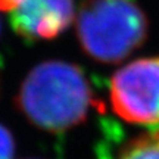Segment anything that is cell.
<instances>
[{"mask_svg": "<svg viewBox=\"0 0 159 159\" xmlns=\"http://www.w3.org/2000/svg\"><path fill=\"white\" fill-rule=\"evenodd\" d=\"M94 105L89 80L77 65L63 61L39 63L24 78L16 106L31 124L62 133L81 124Z\"/></svg>", "mask_w": 159, "mask_h": 159, "instance_id": "cell-1", "label": "cell"}, {"mask_svg": "<svg viewBox=\"0 0 159 159\" xmlns=\"http://www.w3.org/2000/svg\"><path fill=\"white\" fill-rule=\"evenodd\" d=\"M80 46L103 63L122 61L148 37V18L134 0H85L77 16Z\"/></svg>", "mask_w": 159, "mask_h": 159, "instance_id": "cell-2", "label": "cell"}, {"mask_svg": "<svg viewBox=\"0 0 159 159\" xmlns=\"http://www.w3.org/2000/svg\"><path fill=\"white\" fill-rule=\"evenodd\" d=\"M114 112L130 124H159V56L142 57L118 69L109 83Z\"/></svg>", "mask_w": 159, "mask_h": 159, "instance_id": "cell-3", "label": "cell"}, {"mask_svg": "<svg viewBox=\"0 0 159 159\" xmlns=\"http://www.w3.org/2000/svg\"><path fill=\"white\" fill-rule=\"evenodd\" d=\"M9 15L18 35L27 40H52L71 25L74 0H22Z\"/></svg>", "mask_w": 159, "mask_h": 159, "instance_id": "cell-4", "label": "cell"}, {"mask_svg": "<svg viewBox=\"0 0 159 159\" xmlns=\"http://www.w3.org/2000/svg\"><path fill=\"white\" fill-rule=\"evenodd\" d=\"M116 159H159V130L131 140Z\"/></svg>", "mask_w": 159, "mask_h": 159, "instance_id": "cell-5", "label": "cell"}, {"mask_svg": "<svg viewBox=\"0 0 159 159\" xmlns=\"http://www.w3.org/2000/svg\"><path fill=\"white\" fill-rule=\"evenodd\" d=\"M15 156V139L9 128L0 124V159H13Z\"/></svg>", "mask_w": 159, "mask_h": 159, "instance_id": "cell-6", "label": "cell"}, {"mask_svg": "<svg viewBox=\"0 0 159 159\" xmlns=\"http://www.w3.org/2000/svg\"><path fill=\"white\" fill-rule=\"evenodd\" d=\"M21 2H22V0H0V11L12 13V12L19 6Z\"/></svg>", "mask_w": 159, "mask_h": 159, "instance_id": "cell-7", "label": "cell"}]
</instances>
